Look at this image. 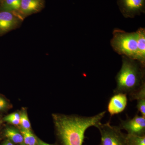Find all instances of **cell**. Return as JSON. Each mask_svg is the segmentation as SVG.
Returning <instances> with one entry per match:
<instances>
[{
	"label": "cell",
	"instance_id": "5bb4252c",
	"mask_svg": "<svg viewBox=\"0 0 145 145\" xmlns=\"http://www.w3.org/2000/svg\"><path fill=\"white\" fill-rule=\"evenodd\" d=\"M126 139L128 145H145V135L126 134Z\"/></svg>",
	"mask_w": 145,
	"mask_h": 145
},
{
	"label": "cell",
	"instance_id": "8992f818",
	"mask_svg": "<svg viewBox=\"0 0 145 145\" xmlns=\"http://www.w3.org/2000/svg\"><path fill=\"white\" fill-rule=\"evenodd\" d=\"M117 4L125 18H133L145 13V0H117Z\"/></svg>",
	"mask_w": 145,
	"mask_h": 145
},
{
	"label": "cell",
	"instance_id": "603a6c76",
	"mask_svg": "<svg viewBox=\"0 0 145 145\" xmlns=\"http://www.w3.org/2000/svg\"><path fill=\"white\" fill-rule=\"evenodd\" d=\"M25 145V144H22V145Z\"/></svg>",
	"mask_w": 145,
	"mask_h": 145
},
{
	"label": "cell",
	"instance_id": "30bf717a",
	"mask_svg": "<svg viewBox=\"0 0 145 145\" xmlns=\"http://www.w3.org/2000/svg\"><path fill=\"white\" fill-rule=\"evenodd\" d=\"M137 41L136 60L145 65V29L140 27L135 31Z\"/></svg>",
	"mask_w": 145,
	"mask_h": 145
},
{
	"label": "cell",
	"instance_id": "d6986e66",
	"mask_svg": "<svg viewBox=\"0 0 145 145\" xmlns=\"http://www.w3.org/2000/svg\"><path fill=\"white\" fill-rule=\"evenodd\" d=\"M37 145H52V144H47V143L44 142H43L41 140L37 138Z\"/></svg>",
	"mask_w": 145,
	"mask_h": 145
},
{
	"label": "cell",
	"instance_id": "ac0fdd59",
	"mask_svg": "<svg viewBox=\"0 0 145 145\" xmlns=\"http://www.w3.org/2000/svg\"><path fill=\"white\" fill-rule=\"evenodd\" d=\"M10 106L8 101L3 97L0 96V112L6 110Z\"/></svg>",
	"mask_w": 145,
	"mask_h": 145
},
{
	"label": "cell",
	"instance_id": "7a4b0ae2",
	"mask_svg": "<svg viewBox=\"0 0 145 145\" xmlns=\"http://www.w3.org/2000/svg\"><path fill=\"white\" fill-rule=\"evenodd\" d=\"M122 65L115 80L114 93L132 95L145 85V65L137 60L122 56Z\"/></svg>",
	"mask_w": 145,
	"mask_h": 145
},
{
	"label": "cell",
	"instance_id": "9c48e42d",
	"mask_svg": "<svg viewBox=\"0 0 145 145\" xmlns=\"http://www.w3.org/2000/svg\"><path fill=\"white\" fill-rule=\"evenodd\" d=\"M128 99L124 93H114L109 101L107 110L110 116L119 114L125 110L127 106Z\"/></svg>",
	"mask_w": 145,
	"mask_h": 145
},
{
	"label": "cell",
	"instance_id": "4fadbf2b",
	"mask_svg": "<svg viewBox=\"0 0 145 145\" xmlns=\"http://www.w3.org/2000/svg\"><path fill=\"white\" fill-rule=\"evenodd\" d=\"M23 137L24 142L26 145H37V138L31 132L30 130L21 128L20 130Z\"/></svg>",
	"mask_w": 145,
	"mask_h": 145
},
{
	"label": "cell",
	"instance_id": "e0dca14e",
	"mask_svg": "<svg viewBox=\"0 0 145 145\" xmlns=\"http://www.w3.org/2000/svg\"><path fill=\"white\" fill-rule=\"evenodd\" d=\"M137 101V110L141 113V115L145 117V98L138 99Z\"/></svg>",
	"mask_w": 145,
	"mask_h": 145
},
{
	"label": "cell",
	"instance_id": "52a82bcc",
	"mask_svg": "<svg viewBox=\"0 0 145 145\" xmlns=\"http://www.w3.org/2000/svg\"><path fill=\"white\" fill-rule=\"evenodd\" d=\"M121 129H124L127 134L144 136L145 135V117L136 114L133 118L121 120L119 126Z\"/></svg>",
	"mask_w": 145,
	"mask_h": 145
},
{
	"label": "cell",
	"instance_id": "7402d4cb",
	"mask_svg": "<svg viewBox=\"0 0 145 145\" xmlns=\"http://www.w3.org/2000/svg\"><path fill=\"white\" fill-rule=\"evenodd\" d=\"M3 1V0H0V3L2 1Z\"/></svg>",
	"mask_w": 145,
	"mask_h": 145
},
{
	"label": "cell",
	"instance_id": "277c9868",
	"mask_svg": "<svg viewBox=\"0 0 145 145\" xmlns=\"http://www.w3.org/2000/svg\"><path fill=\"white\" fill-rule=\"evenodd\" d=\"M101 135L99 145H128L126 134L123 133L119 126H112L109 122L100 124L97 127Z\"/></svg>",
	"mask_w": 145,
	"mask_h": 145
},
{
	"label": "cell",
	"instance_id": "ffe728a7",
	"mask_svg": "<svg viewBox=\"0 0 145 145\" xmlns=\"http://www.w3.org/2000/svg\"><path fill=\"white\" fill-rule=\"evenodd\" d=\"M2 145H14L13 143L11 142L9 140H7L5 142L3 143Z\"/></svg>",
	"mask_w": 145,
	"mask_h": 145
},
{
	"label": "cell",
	"instance_id": "7c38bea8",
	"mask_svg": "<svg viewBox=\"0 0 145 145\" xmlns=\"http://www.w3.org/2000/svg\"><path fill=\"white\" fill-rule=\"evenodd\" d=\"M21 2V0H3L0 3V11H10L20 14Z\"/></svg>",
	"mask_w": 145,
	"mask_h": 145
},
{
	"label": "cell",
	"instance_id": "44dd1931",
	"mask_svg": "<svg viewBox=\"0 0 145 145\" xmlns=\"http://www.w3.org/2000/svg\"><path fill=\"white\" fill-rule=\"evenodd\" d=\"M1 118H0V125H1Z\"/></svg>",
	"mask_w": 145,
	"mask_h": 145
},
{
	"label": "cell",
	"instance_id": "9a60e30c",
	"mask_svg": "<svg viewBox=\"0 0 145 145\" xmlns=\"http://www.w3.org/2000/svg\"><path fill=\"white\" fill-rule=\"evenodd\" d=\"M20 125L22 128L30 130L31 124L29 120L27 112L26 110H23L20 113Z\"/></svg>",
	"mask_w": 145,
	"mask_h": 145
},
{
	"label": "cell",
	"instance_id": "5b68a950",
	"mask_svg": "<svg viewBox=\"0 0 145 145\" xmlns=\"http://www.w3.org/2000/svg\"><path fill=\"white\" fill-rule=\"evenodd\" d=\"M24 20L16 12L0 11V36L18 28Z\"/></svg>",
	"mask_w": 145,
	"mask_h": 145
},
{
	"label": "cell",
	"instance_id": "8fae6325",
	"mask_svg": "<svg viewBox=\"0 0 145 145\" xmlns=\"http://www.w3.org/2000/svg\"><path fill=\"white\" fill-rule=\"evenodd\" d=\"M3 135L8 140L15 144H22L24 142L23 137L20 131L13 127L5 128L4 130Z\"/></svg>",
	"mask_w": 145,
	"mask_h": 145
},
{
	"label": "cell",
	"instance_id": "6da1fadb",
	"mask_svg": "<svg viewBox=\"0 0 145 145\" xmlns=\"http://www.w3.org/2000/svg\"><path fill=\"white\" fill-rule=\"evenodd\" d=\"M106 111L90 116L52 114L57 135L63 145H83L86 130L101 123Z\"/></svg>",
	"mask_w": 145,
	"mask_h": 145
},
{
	"label": "cell",
	"instance_id": "ba28073f",
	"mask_svg": "<svg viewBox=\"0 0 145 145\" xmlns=\"http://www.w3.org/2000/svg\"><path fill=\"white\" fill-rule=\"evenodd\" d=\"M45 5V0H21L19 13L25 19L28 16L41 11Z\"/></svg>",
	"mask_w": 145,
	"mask_h": 145
},
{
	"label": "cell",
	"instance_id": "3957f363",
	"mask_svg": "<svg viewBox=\"0 0 145 145\" xmlns=\"http://www.w3.org/2000/svg\"><path fill=\"white\" fill-rule=\"evenodd\" d=\"M112 34L110 44L114 51L119 55L136 60L137 41L135 32L129 33L115 28Z\"/></svg>",
	"mask_w": 145,
	"mask_h": 145
},
{
	"label": "cell",
	"instance_id": "2e32d148",
	"mask_svg": "<svg viewBox=\"0 0 145 145\" xmlns=\"http://www.w3.org/2000/svg\"><path fill=\"white\" fill-rule=\"evenodd\" d=\"M3 120L10 124L18 125L20 124V113L14 112L8 114L5 117Z\"/></svg>",
	"mask_w": 145,
	"mask_h": 145
}]
</instances>
